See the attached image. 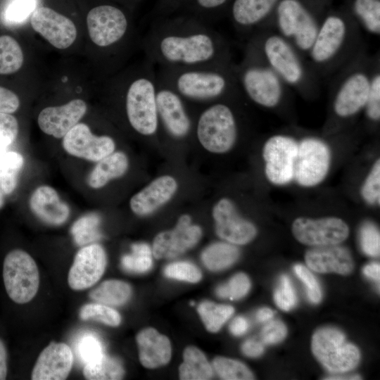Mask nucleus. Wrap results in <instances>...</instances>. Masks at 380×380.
Listing matches in <instances>:
<instances>
[{
  "mask_svg": "<svg viewBox=\"0 0 380 380\" xmlns=\"http://www.w3.org/2000/svg\"><path fill=\"white\" fill-rule=\"evenodd\" d=\"M106 264V253L100 244L84 246L76 253L68 272L69 286L75 291L91 287L103 276Z\"/></svg>",
  "mask_w": 380,
  "mask_h": 380,
  "instance_id": "18",
  "label": "nucleus"
},
{
  "mask_svg": "<svg viewBox=\"0 0 380 380\" xmlns=\"http://www.w3.org/2000/svg\"><path fill=\"white\" fill-rule=\"evenodd\" d=\"M229 99L208 104L196 122V135L209 152L224 153L234 146L239 135V123Z\"/></svg>",
  "mask_w": 380,
  "mask_h": 380,
  "instance_id": "8",
  "label": "nucleus"
},
{
  "mask_svg": "<svg viewBox=\"0 0 380 380\" xmlns=\"http://www.w3.org/2000/svg\"><path fill=\"white\" fill-rule=\"evenodd\" d=\"M280 0H233L228 11L236 31L247 38L265 24Z\"/></svg>",
  "mask_w": 380,
  "mask_h": 380,
  "instance_id": "23",
  "label": "nucleus"
},
{
  "mask_svg": "<svg viewBox=\"0 0 380 380\" xmlns=\"http://www.w3.org/2000/svg\"><path fill=\"white\" fill-rule=\"evenodd\" d=\"M131 295L129 284L121 280L109 279L92 289L89 296L97 303L109 306H120L126 303Z\"/></svg>",
  "mask_w": 380,
  "mask_h": 380,
  "instance_id": "32",
  "label": "nucleus"
},
{
  "mask_svg": "<svg viewBox=\"0 0 380 380\" xmlns=\"http://www.w3.org/2000/svg\"><path fill=\"white\" fill-rule=\"evenodd\" d=\"M181 0H157L151 12V20L175 13Z\"/></svg>",
  "mask_w": 380,
  "mask_h": 380,
  "instance_id": "55",
  "label": "nucleus"
},
{
  "mask_svg": "<svg viewBox=\"0 0 380 380\" xmlns=\"http://www.w3.org/2000/svg\"><path fill=\"white\" fill-rule=\"evenodd\" d=\"M364 274L379 283L380 279V265L379 262H371L363 268Z\"/></svg>",
  "mask_w": 380,
  "mask_h": 380,
  "instance_id": "59",
  "label": "nucleus"
},
{
  "mask_svg": "<svg viewBox=\"0 0 380 380\" xmlns=\"http://www.w3.org/2000/svg\"><path fill=\"white\" fill-rule=\"evenodd\" d=\"M17 119L9 113H0V139L12 144L18 134Z\"/></svg>",
  "mask_w": 380,
  "mask_h": 380,
  "instance_id": "53",
  "label": "nucleus"
},
{
  "mask_svg": "<svg viewBox=\"0 0 380 380\" xmlns=\"http://www.w3.org/2000/svg\"><path fill=\"white\" fill-rule=\"evenodd\" d=\"M156 103L158 125L175 139L187 137L193 122L186 108V101L157 75Z\"/></svg>",
  "mask_w": 380,
  "mask_h": 380,
  "instance_id": "15",
  "label": "nucleus"
},
{
  "mask_svg": "<svg viewBox=\"0 0 380 380\" xmlns=\"http://www.w3.org/2000/svg\"><path fill=\"white\" fill-rule=\"evenodd\" d=\"M293 271L305 284L309 300L312 303H319L322 300V291L319 282L312 273L301 264L295 265Z\"/></svg>",
  "mask_w": 380,
  "mask_h": 380,
  "instance_id": "51",
  "label": "nucleus"
},
{
  "mask_svg": "<svg viewBox=\"0 0 380 380\" xmlns=\"http://www.w3.org/2000/svg\"><path fill=\"white\" fill-rule=\"evenodd\" d=\"M248 322L243 317H236L230 324L229 330L234 336H241L248 329Z\"/></svg>",
  "mask_w": 380,
  "mask_h": 380,
  "instance_id": "57",
  "label": "nucleus"
},
{
  "mask_svg": "<svg viewBox=\"0 0 380 380\" xmlns=\"http://www.w3.org/2000/svg\"><path fill=\"white\" fill-rule=\"evenodd\" d=\"M79 315L82 320L93 319L111 327H117L121 323V316L117 310L97 302L83 305Z\"/></svg>",
  "mask_w": 380,
  "mask_h": 380,
  "instance_id": "42",
  "label": "nucleus"
},
{
  "mask_svg": "<svg viewBox=\"0 0 380 380\" xmlns=\"http://www.w3.org/2000/svg\"><path fill=\"white\" fill-rule=\"evenodd\" d=\"M23 53L18 42L12 37H0V75L17 72L22 67Z\"/></svg>",
  "mask_w": 380,
  "mask_h": 380,
  "instance_id": "37",
  "label": "nucleus"
},
{
  "mask_svg": "<svg viewBox=\"0 0 380 380\" xmlns=\"http://www.w3.org/2000/svg\"><path fill=\"white\" fill-rule=\"evenodd\" d=\"M233 0H181L174 13L192 16L212 25L227 9Z\"/></svg>",
  "mask_w": 380,
  "mask_h": 380,
  "instance_id": "30",
  "label": "nucleus"
},
{
  "mask_svg": "<svg viewBox=\"0 0 380 380\" xmlns=\"http://www.w3.org/2000/svg\"><path fill=\"white\" fill-rule=\"evenodd\" d=\"M239 249L229 242H216L208 246L201 254L204 265L212 271H220L232 265L239 258Z\"/></svg>",
  "mask_w": 380,
  "mask_h": 380,
  "instance_id": "33",
  "label": "nucleus"
},
{
  "mask_svg": "<svg viewBox=\"0 0 380 380\" xmlns=\"http://www.w3.org/2000/svg\"><path fill=\"white\" fill-rule=\"evenodd\" d=\"M312 351L322 366L333 373H342L355 369L359 364L358 348L347 341L345 335L336 328L324 327L312 337Z\"/></svg>",
  "mask_w": 380,
  "mask_h": 380,
  "instance_id": "10",
  "label": "nucleus"
},
{
  "mask_svg": "<svg viewBox=\"0 0 380 380\" xmlns=\"http://www.w3.org/2000/svg\"><path fill=\"white\" fill-rule=\"evenodd\" d=\"M364 200L369 203H379L380 199V160L377 159L365 179L361 189Z\"/></svg>",
  "mask_w": 380,
  "mask_h": 380,
  "instance_id": "47",
  "label": "nucleus"
},
{
  "mask_svg": "<svg viewBox=\"0 0 380 380\" xmlns=\"http://www.w3.org/2000/svg\"><path fill=\"white\" fill-rule=\"evenodd\" d=\"M367 119L374 122L380 120V60L376 63L372 76L370 88L363 108Z\"/></svg>",
  "mask_w": 380,
  "mask_h": 380,
  "instance_id": "43",
  "label": "nucleus"
},
{
  "mask_svg": "<svg viewBox=\"0 0 380 380\" xmlns=\"http://www.w3.org/2000/svg\"><path fill=\"white\" fill-rule=\"evenodd\" d=\"M232 306L204 301L198 307V312L206 329L210 332L218 331L233 315Z\"/></svg>",
  "mask_w": 380,
  "mask_h": 380,
  "instance_id": "39",
  "label": "nucleus"
},
{
  "mask_svg": "<svg viewBox=\"0 0 380 380\" xmlns=\"http://www.w3.org/2000/svg\"><path fill=\"white\" fill-rule=\"evenodd\" d=\"M322 20L300 0H280L275 8L273 26L267 28L282 36L307 58Z\"/></svg>",
  "mask_w": 380,
  "mask_h": 380,
  "instance_id": "9",
  "label": "nucleus"
},
{
  "mask_svg": "<svg viewBox=\"0 0 380 380\" xmlns=\"http://www.w3.org/2000/svg\"><path fill=\"white\" fill-rule=\"evenodd\" d=\"M179 376L182 380H207L213 377V372L204 353L196 347L189 346L184 351Z\"/></svg>",
  "mask_w": 380,
  "mask_h": 380,
  "instance_id": "31",
  "label": "nucleus"
},
{
  "mask_svg": "<svg viewBox=\"0 0 380 380\" xmlns=\"http://www.w3.org/2000/svg\"><path fill=\"white\" fill-rule=\"evenodd\" d=\"M176 179L164 175L155 179L130 199V208L137 215H148L167 203L177 191Z\"/></svg>",
  "mask_w": 380,
  "mask_h": 380,
  "instance_id": "26",
  "label": "nucleus"
},
{
  "mask_svg": "<svg viewBox=\"0 0 380 380\" xmlns=\"http://www.w3.org/2000/svg\"><path fill=\"white\" fill-rule=\"evenodd\" d=\"M122 87L125 114L132 129L141 136L155 135L159 129L156 66L145 58Z\"/></svg>",
  "mask_w": 380,
  "mask_h": 380,
  "instance_id": "7",
  "label": "nucleus"
},
{
  "mask_svg": "<svg viewBox=\"0 0 380 380\" xmlns=\"http://www.w3.org/2000/svg\"><path fill=\"white\" fill-rule=\"evenodd\" d=\"M152 255V249L147 243H134L131 253L122 256L121 265L128 272L143 273L151 269Z\"/></svg>",
  "mask_w": 380,
  "mask_h": 380,
  "instance_id": "40",
  "label": "nucleus"
},
{
  "mask_svg": "<svg viewBox=\"0 0 380 380\" xmlns=\"http://www.w3.org/2000/svg\"><path fill=\"white\" fill-rule=\"evenodd\" d=\"M310 269L319 273L335 272L348 274L354 268V261L349 250L339 244L314 246L305 255Z\"/></svg>",
  "mask_w": 380,
  "mask_h": 380,
  "instance_id": "25",
  "label": "nucleus"
},
{
  "mask_svg": "<svg viewBox=\"0 0 380 380\" xmlns=\"http://www.w3.org/2000/svg\"><path fill=\"white\" fill-rule=\"evenodd\" d=\"M124 374L125 369L121 362L106 353L86 363L83 369L84 376L89 380L121 379Z\"/></svg>",
  "mask_w": 380,
  "mask_h": 380,
  "instance_id": "34",
  "label": "nucleus"
},
{
  "mask_svg": "<svg viewBox=\"0 0 380 380\" xmlns=\"http://www.w3.org/2000/svg\"><path fill=\"white\" fill-rule=\"evenodd\" d=\"M361 377L359 375H350V376H331L327 378H325V379H331V380H345V379H360Z\"/></svg>",
  "mask_w": 380,
  "mask_h": 380,
  "instance_id": "61",
  "label": "nucleus"
},
{
  "mask_svg": "<svg viewBox=\"0 0 380 380\" xmlns=\"http://www.w3.org/2000/svg\"><path fill=\"white\" fill-rule=\"evenodd\" d=\"M136 340L139 360L144 367L154 369L170 362L172 347L166 336L160 334L153 328L148 327L140 331Z\"/></svg>",
  "mask_w": 380,
  "mask_h": 380,
  "instance_id": "28",
  "label": "nucleus"
},
{
  "mask_svg": "<svg viewBox=\"0 0 380 380\" xmlns=\"http://www.w3.org/2000/svg\"><path fill=\"white\" fill-rule=\"evenodd\" d=\"M292 233L300 243L310 246L340 244L349 235L348 224L341 218L326 217L312 219L296 218L292 223Z\"/></svg>",
  "mask_w": 380,
  "mask_h": 380,
  "instance_id": "16",
  "label": "nucleus"
},
{
  "mask_svg": "<svg viewBox=\"0 0 380 380\" xmlns=\"http://www.w3.org/2000/svg\"><path fill=\"white\" fill-rule=\"evenodd\" d=\"M213 217L217 236L234 245H244L251 242L257 234L255 226L243 218L229 198L218 201L213 208Z\"/></svg>",
  "mask_w": 380,
  "mask_h": 380,
  "instance_id": "20",
  "label": "nucleus"
},
{
  "mask_svg": "<svg viewBox=\"0 0 380 380\" xmlns=\"http://www.w3.org/2000/svg\"><path fill=\"white\" fill-rule=\"evenodd\" d=\"M73 355L68 345L51 342L39 355L32 371V380H63L72 369Z\"/></svg>",
  "mask_w": 380,
  "mask_h": 380,
  "instance_id": "24",
  "label": "nucleus"
},
{
  "mask_svg": "<svg viewBox=\"0 0 380 380\" xmlns=\"http://www.w3.org/2000/svg\"><path fill=\"white\" fill-rule=\"evenodd\" d=\"M87 25L91 42L102 49L123 44L132 32L127 13L111 4L92 8L87 16Z\"/></svg>",
  "mask_w": 380,
  "mask_h": 380,
  "instance_id": "12",
  "label": "nucleus"
},
{
  "mask_svg": "<svg viewBox=\"0 0 380 380\" xmlns=\"http://www.w3.org/2000/svg\"><path fill=\"white\" fill-rule=\"evenodd\" d=\"M164 274L168 278L190 283H196L202 278L200 270L194 264L186 261L169 264L165 267Z\"/></svg>",
  "mask_w": 380,
  "mask_h": 380,
  "instance_id": "45",
  "label": "nucleus"
},
{
  "mask_svg": "<svg viewBox=\"0 0 380 380\" xmlns=\"http://www.w3.org/2000/svg\"><path fill=\"white\" fill-rule=\"evenodd\" d=\"M20 106L18 96L10 89L0 87V113H13Z\"/></svg>",
  "mask_w": 380,
  "mask_h": 380,
  "instance_id": "54",
  "label": "nucleus"
},
{
  "mask_svg": "<svg viewBox=\"0 0 380 380\" xmlns=\"http://www.w3.org/2000/svg\"><path fill=\"white\" fill-rule=\"evenodd\" d=\"M213 368L219 376L225 380H251L254 376L242 362L224 357H217L213 362Z\"/></svg>",
  "mask_w": 380,
  "mask_h": 380,
  "instance_id": "41",
  "label": "nucleus"
},
{
  "mask_svg": "<svg viewBox=\"0 0 380 380\" xmlns=\"http://www.w3.org/2000/svg\"><path fill=\"white\" fill-rule=\"evenodd\" d=\"M298 141L291 136L274 134L265 142L262 157L267 179L276 185H284L293 179Z\"/></svg>",
  "mask_w": 380,
  "mask_h": 380,
  "instance_id": "14",
  "label": "nucleus"
},
{
  "mask_svg": "<svg viewBox=\"0 0 380 380\" xmlns=\"http://www.w3.org/2000/svg\"><path fill=\"white\" fill-rule=\"evenodd\" d=\"M360 243L362 251L371 257L380 253V234L376 226L371 222H364L360 229Z\"/></svg>",
  "mask_w": 380,
  "mask_h": 380,
  "instance_id": "46",
  "label": "nucleus"
},
{
  "mask_svg": "<svg viewBox=\"0 0 380 380\" xmlns=\"http://www.w3.org/2000/svg\"><path fill=\"white\" fill-rule=\"evenodd\" d=\"M274 298L277 305L285 311L291 310L296 305L297 296L291 280L286 275L281 277Z\"/></svg>",
  "mask_w": 380,
  "mask_h": 380,
  "instance_id": "50",
  "label": "nucleus"
},
{
  "mask_svg": "<svg viewBox=\"0 0 380 380\" xmlns=\"http://www.w3.org/2000/svg\"><path fill=\"white\" fill-rule=\"evenodd\" d=\"M128 166L127 156L123 152H113L98 161L88 176V185L93 189L101 188L110 180L125 175Z\"/></svg>",
  "mask_w": 380,
  "mask_h": 380,
  "instance_id": "29",
  "label": "nucleus"
},
{
  "mask_svg": "<svg viewBox=\"0 0 380 380\" xmlns=\"http://www.w3.org/2000/svg\"><path fill=\"white\" fill-rule=\"evenodd\" d=\"M62 145L70 155L98 162L114 152L115 143L109 136H96L88 125L77 123L63 137Z\"/></svg>",
  "mask_w": 380,
  "mask_h": 380,
  "instance_id": "19",
  "label": "nucleus"
},
{
  "mask_svg": "<svg viewBox=\"0 0 380 380\" xmlns=\"http://www.w3.org/2000/svg\"><path fill=\"white\" fill-rule=\"evenodd\" d=\"M330 162V148L324 140L305 137L298 141L293 179L303 186H316L326 177Z\"/></svg>",
  "mask_w": 380,
  "mask_h": 380,
  "instance_id": "13",
  "label": "nucleus"
},
{
  "mask_svg": "<svg viewBox=\"0 0 380 380\" xmlns=\"http://www.w3.org/2000/svg\"><path fill=\"white\" fill-rule=\"evenodd\" d=\"M234 63L185 68H156L158 76L186 102L206 103L241 94Z\"/></svg>",
  "mask_w": 380,
  "mask_h": 380,
  "instance_id": "2",
  "label": "nucleus"
},
{
  "mask_svg": "<svg viewBox=\"0 0 380 380\" xmlns=\"http://www.w3.org/2000/svg\"><path fill=\"white\" fill-rule=\"evenodd\" d=\"M353 12L357 24L365 32L380 35V0H354Z\"/></svg>",
  "mask_w": 380,
  "mask_h": 380,
  "instance_id": "35",
  "label": "nucleus"
},
{
  "mask_svg": "<svg viewBox=\"0 0 380 380\" xmlns=\"http://www.w3.org/2000/svg\"><path fill=\"white\" fill-rule=\"evenodd\" d=\"M87 106L80 99L59 106L44 108L37 118L40 129L55 138H63L84 115Z\"/></svg>",
  "mask_w": 380,
  "mask_h": 380,
  "instance_id": "22",
  "label": "nucleus"
},
{
  "mask_svg": "<svg viewBox=\"0 0 380 380\" xmlns=\"http://www.w3.org/2000/svg\"><path fill=\"white\" fill-rule=\"evenodd\" d=\"M23 164L24 158L18 152L6 151L0 155V187L5 194L15 190Z\"/></svg>",
  "mask_w": 380,
  "mask_h": 380,
  "instance_id": "36",
  "label": "nucleus"
},
{
  "mask_svg": "<svg viewBox=\"0 0 380 380\" xmlns=\"http://www.w3.org/2000/svg\"><path fill=\"white\" fill-rule=\"evenodd\" d=\"M7 372V350L4 343L0 338V380L6 379Z\"/></svg>",
  "mask_w": 380,
  "mask_h": 380,
  "instance_id": "58",
  "label": "nucleus"
},
{
  "mask_svg": "<svg viewBox=\"0 0 380 380\" xmlns=\"http://www.w3.org/2000/svg\"><path fill=\"white\" fill-rule=\"evenodd\" d=\"M250 288L248 277L240 272L234 274L227 283L219 286L216 289V294L222 298L239 300L248 293Z\"/></svg>",
  "mask_w": 380,
  "mask_h": 380,
  "instance_id": "44",
  "label": "nucleus"
},
{
  "mask_svg": "<svg viewBox=\"0 0 380 380\" xmlns=\"http://www.w3.org/2000/svg\"><path fill=\"white\" fill-rule=\"evenodd\" d=\"M30 22L32 28L57 49H66L76 39L74 23L50 8H37L31 15Z\"/></svg>",
  "mask_w": 380,
  "mask_h": 380,
  "instance_id": "21",
  "label": "nucleus"
},
{
  "mask_svg": "<svg viewBox=\"0 0 380 380\" xmlns=\"http://www.w3.org/2000/svg\"><path fill=\"white\" fill-rule=\"evenodd\" d=\"M274 312L268 308H262L256 313V319L260 322H265L273 317Z\"/></svg>",
  "mask_w": 380,
  "mask_h": 380,
  "instance_id": "60",
  "label": "nucleus"
},
{
  "mask_svg": "<svg viewBox=\"0 0 380 380\" xmlns=\"http://www.w3.org/2000/svg\"><path fill=\"white\" fill-rule=\"evenodd\" d=\"M201 236V228L191 223L189 215H182L173 229L156 236L152 253L157 259L176 258L196 246Z\"/></svg>",
  "mask_w": 380,
  "mask_h": 380,
  "instance_id": "17",
  "label": "nucleus"
},
{
  "mask_svg": "<svg viewBox=\"0 0 380 380\" xmlns=\"http://www.w3.org/2000/svg\"><path fill=\"white\" fill-rule=\"evenodd\" d=\"M234 70L241 94L261 107L277 108L291 89L248 42L241 61L234 63Z\"/></svg>",
  "mask_w": 380,
  "mask_h": 380,
  "instance_id": "6",
  "label": "nucleus"
},
{
  "mask_svg": "<svg viewBox=\"0 0 380 380\" xmlns=\"http://www.w3.org/2000/svg\"><path fill=\"white\" fill-rule=\"evenodd\" d=\"M101 218L96 213H89L80 217L72 224L70 232L76 244L84 246L99 240Z\"/></svg>",
  "mask_w": 380,
  "mask_h": 380,
  "instance_id": "38",
  "label": "nucleus"
},
{
  "mask_svg": "<svg viewBox=\"0 0 380 380\" xmlns=\"http://www.w3.org/2000/svg\"><path fill=\"white\" fill-rule=\"evenodd\" d=\"M141 47L156 68H185L232 63L227 40L212 25L173 13L151 20Z\"/></svg>",
  "mask_w": 380,
  "mask_h": 380,
  "instance_id": "1",
  "label": "nucleus"
},
{
  "mask_svg": "<svg viewBox=\"0 0 380 380\" xmlns=\"http://www.w3.org/2000/svg\"><path fill=\"white\" fill-rule=\"evenodd\" d=\"M29 204L32 212L49 225H61L70 216L69 206L61 199L56 189L49 186L37 187L32 194Z\"/></svg>",
  "mask_w": 380,
  "mask_h": 380,
  "instance_id": "27",
  "label": "nucleus"
},
{
  "mask_svg": "<svg viewBox=\"0 0 380 380\" xmlns=\"http://www.w3.org/2000/svg\"><path fill=\"white\" fill-rule=\"evenodd\" d=\"M128 1H139V0H128Z\"/></svg>",
  "mask_w": 380,
  "mask_h": 380,
  "instance_id": "64",
  "label": "nucleus"
},
{
  "mask_svg": "<svg viewBox=\"0 0 380 380\" xmlns=\"http://www.w3.org/2000/svg\"><path fill=\"white\" fill-rule=\"evenodd\" d=\"M379 60V53L369 55L365 49L333 75L329 89L331 110L337 118L349 119L363 110L374 68Z\"/></svg>",
  "mask_w": 380,
  "mask_h": 380,
  "instance_id": "5",
  "label": "nucleus"
},
{
  "mask_svg": "<svg viewBox=\"0 0 380 380\" xmlns=\"http://www.w3.org/2000/svg\"><path fill=\"white\" fill-rule=\"evenodd\" d=\"M272 70L291 89L304 96H315L321 79L307 58L289 42L271 29H261L248 37Z\"/></svg>",
  "mask_w": 380,
  "mask_h": 380,
  "instance_id": "4",
  "label": "nucleus"
},
{
  "mask_svg": "<svg viewBox=\"0 0 380 380\" xmlns=\"http://www.w3.org/2000/svg\"><path fill=\"white\" fill-rule=\"evenodd\" d=\"M37 8L36 0H13L5 11L6 20L11 23L25 20Z\"/></svg>",
  "mask_w": 380,
  "mask_h": 380,
  "instance_id": "49",
  "label": "nucleus"
},
{
  "mask_svg": "<svg viewBox=\"0 0 380 380\" xmlns=\"http://www.w3.org/2000/svg\"><path fill=\"white\" fill-rule=\"evenodd\" d=\"M241 350L248 357H256L263 353L264 347L261 343L253 339H248L242 345Z\"/></svg>",
  "mask_w": 380,
  "mask_h": 380,
  "instance_id": "56",
  "label": "nucleus"
},
{
  "mask_svg": "<svg viewBox=\"0 0 380 380\" xmlns=\"http://www.w3.org/2000/svg\"><path fill=\"white\" fill-rule=\"evenodd\" d=\"M11 144L7 142L6 141L0 139V155L7 151V148Z\"/></svg>",
  "mask_w": 380,
  "mask_h": 380,
  "instance_id": "62",
  "label": "nucleus"
},
{
  "mask_svg": "<svg viewBox=\"0 0 380 380\" xmlns=\"http://www.w3.org/2000/svg\"><path fill=\"white\" fill-rule=\"evenodd\" d=\"M3 191L0 187V208L3 206L4 205V195H3Z\"/></svg>",
  "mask_w": 380,
  "mask_h": 380,
  "instance_id": "63",
  "label": "nucleus"
},
{
  "mask_svg": "<svg viewBox=\"0 0 380 380\" xmlns=\"http://www.w3.org/2000/svg\"><path fill=\"white\" fill-rule=\"evenodd\" d=\"M77 350L84 364L96 360L105 353L99 338L91 334H86L80 339Z\"/></svg>",
  "mask_w": 380,
  "mask_h": 380,
  "instance_id": "48",
  "label": "nucleus"
},
{
  "mask_svg": "<svg viewBox=\"0 0 380 380\" xmlns=\"http://www.w3.org/2000/svg\"><path fill=\"white\" fill-rule=\"evenodd\" d=\"M2 274L7 295L15 303H29L37 293L38 267L27 252L21 249L8 252L4 260Z\"/></svg>",
  "mask_w": 380,
  "mask_h": 380,
  "instance_id": "11",
  "label": "nucleus"
},
{
  "mask_svg": "<svg viewBox=\"0 0 380 380\" xmlns=\"http://www.w3.org/2000/svg\"><path fill=\"white\" fill-rule=\"evenodd\" d=\"M286 334V327L279 320H273L268 322L261 331L262 340L266 344L279 343L284 339Z\"/></svg>",
  "mask_w": 380,
  "mask_h": 380,
  "instance_id": "52",
  "label": "nucleus"
},
{
  "mask_svg": "<svg viewBox=\"0 0 380 380\" xmlns=\"http://www.w3.org/2000/svg\"><path fill=\"white\" fill-rule=\"evenodd\" d=\"M367 49L357 23L338 14L323 18L307 59L322 79L334 75Z\"/></svg>",
  "mask_w": 380,
  "mask_h": 380,
  "instance_id": "3",
  "label": "nucleus"
}]
</instances>
